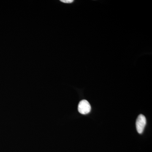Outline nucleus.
I'll use <instances>...</instances> for the list:
<instances>
[{
  "label": "nucleus",
  "instance_id": "f257e3e1",
  "mask_svg": "<svg viewBox=\"0 0 152 152\" xmlns=\"http://www.w3.org/2000/svg\"><path fill=\"white\" fill-rule=\"evenodd\" d=\"M146 119L144 115H139L136 121V128L139 134H141L143 132L144 129L146 125Z\"/></svg>",
  "mask_w": 152,
  "mask_h": 152
},
{
  "label": "nucleus",
  "instance_id": "f03ea898",
  "mask_svg": "<svg viewBox=\"0 0 152 152\" xmlns=\"http://www.w3.org/2000/svg\"><path fill=\"white\" fill-rule=\"evenodd\" d=\"M78 110L80 113L83 115L89 113L91 110V105L88 101L83 100L79 103Z\"/></svg>",
  "mask_w": 152,
  "mask_h": 152
},
{
  "label": "nucleus",
  "instance_id": "7ed1b4c3",
  "mask_svg": "<svg viewBox=\"0 0 152 152\" xmlns=\"http://www.w3.org/2000/svg\"><path fill=\"white\" fill-rule=\"evenodd\" d=\"M61 1L63 3L69 4V3H72L74 1L73 0H61Z\"/></svg>",
  "mask_w": 152,
  "mask_h": 152
}]
</instances>
